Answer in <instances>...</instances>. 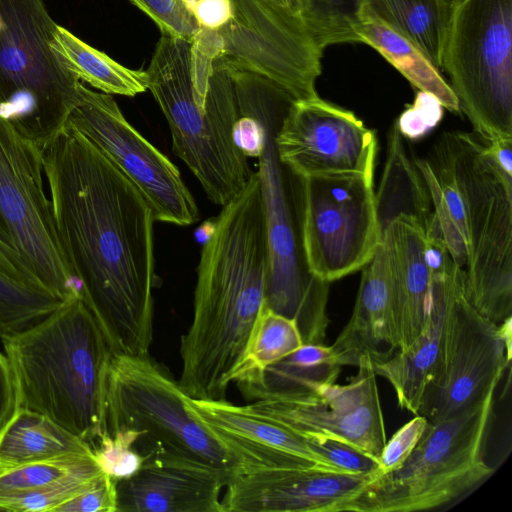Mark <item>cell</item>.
Listing matches in <instances>:
<instances>
[{
  "instance_id": "obj_1",
  "label": "cell",
  "mask_w": 512,
  "mask_h": 512,
  "mask_svg": "<svg viewBox=\"0 0 512 512\" xmlns=\"http://www.w3.org/2000/svg\"><path fill=\"white\" fill-rule=\"evenodd\" d=\"M59 241L114 353L149 354L152 210L128 178L69 124L41 150Z\"/></svg>"
},
{
  "instance_id": "obj_2",
  "label": "cell",
  "mask_w": 512,
  "mask_h": 512,
  "mask_svg": "<svg viewBox=\"0 0 512 512\" xmlns=\"http://www.w3.org/2000/svg\"><path fill=\"white\" fill-rule=\"evenodd\" d=\"M268 274L262 191L253 172L222 206L201 250L193 317L180 344L178 382L189 397L226 399L264 305Z\"/></svg>"
},
{
  "instance_id": "obj_3",
  "label": "cell",
  "mask_w": 512,
  "mask_h": 512,
  "mask_svg": "<svg viewBox=\"0 0 512 512\" xmlns=\"http://www.w3.org/2000/svg\"><path fill=\"white\" fill-rule=\"evenodd\" d=\"M2 343L15 406L48 416L92 447L105 430L106 373L113 350L80 291Z\"/></svg>"
},
{
  "instance_id": "obj_4",
  "label": "cell",
  "mask_w": 512,
  "mask_h": 512,
  "mask_svg": "<svg viewBox=\"0 0 512 512\" xmlns=\"http://www.w3.org/2000/svg\"><path fill=\"white\" fill-rule=\"evenodd\" d=\"M239 111L260 128L258 176L269 244L265 305L296 322L304 344H324L329 284L309 273L300 240L301 178L279 159L276 133L295 99L270 78L234 64Z\"/></svg>"
},
{
  "instance_id": "obj_5",
  "label": "cell",
  "mask_w": 512,
  "mask_h": 512,
  "mask_svg": "<svg viewBox=\"0 0 512 512\" xmlns=\"http://www.w3.org/2000/svg\"><path fill=\"white\" fill-rule=\"evenodd\" d=\"M467 248L465 297L484 318L512 317V172L477 134L447 131L428 160Z\"/></svg>"
},
{
  "instance_id": "obj_6",
  "label": "cell",
  "mask_w": 512,
  "mask_h": 512,
  "mask_svg": "<svg viewBox=\"0 0 512 512\" xmlns=\"http://www.w3.org/2000/svg\"><path fill=\"white\" fill-rule=\"evenodd\" d=\"M146 87L164 114L174 153L221 207L243 190L252 173L236 141L240 118L230 60L212 63L205 108L198 104L191 72V41L162 34L148 68Z\"/></svg>"
},
{
  "instance_id": "obj_7",
  "label": "cell",
  "mask_w": 512,
  "mask_h": 512,
  "mask_svg": "<svg viewBox=\"0 0 512 512\" xmlns=\"http://www.w3.org/2000/svg\"><path fill=\"white\" fill-rule=\"evenodd\" d=\"M188 8L198 31L191 41L196 88L206 86L221 56L283 87L295 100L318 96L323 50L298 22L266 0H193Z\"/></svg>"
},
{
  "instance_id": "obj_8",
  "label": "cell",
  "mask_w": 512,
  "mask_h": 512,
  "mask_svg": "<svg viewBox=\"0 0 512 512\" xmlns=\"http://www.w3.org/2000/svg\"><path fill=\"white\" fill-rule=\"evenodd\" d=\"M179 382L149 354L112 353L106 373L105 430L130 429L136 449L206 466L229 475L239 461L193 412Z\"/></svg>"
},
{
  "instance_id": "obj_9",
  "label": "cell",
  "mask_w": 512,
  "mask_h": 512,
  "mask_svg": "<svg viewBox=\"0 0 512 512\" xmlns=\"http://www.w3.org/2000/svg\"><path fill=\"white\" fill-rule=\"evenodd\" d=\"M0 118L42 148L80 100L79 78L52 51L42 0H0Z\"/></svg>"
},
{
  "instance_id": "obj_10",
  "label": "cell",
  "mask_w": 512,
  "mask_h": 512,
  "mask_svg": "<svg viewBox=\"0 0 512 512\" xmlns=\"http://www.w3.org/2000/svg\"><path fill=\"white\" fill-rule=\"evenodd\" d=\"M495 392L438 422H428L404 463L375 476L353 500L352 512H411L454 501L493 468L484 458Z\"/></svg>"
},
{
  "instance_id": "obj_11",
  "label": "cell",
  "mask_w": 512,
  "mask_h": 512,
  "mask_svg": "<svg viewBox=\"0 0 512 512\" xmlns=\"http://www.w3.org/2000/svg\"><path fill=\"white\" fill-rule=\"evenodd\" d=\"M442 70L480 138L512 139V0H453Z\"/></svg>"
},
{
  "instance_id": "obj_12",
  "label": "cell",
  "mask_w": 512,
  "mask_h": 512,
  "mask_svg": "<svg viewBox=\"0 0 512 512\" xmlns=\"http://www.w3.org/2000/svg\"><path fill=\"white\" fill-rule=\"evenodd\" d=\"M43 174L41 149L0 118V246L65 300L80 290L59 241Z\"/></svg>"
},
{
  "instance_id": "obj_13",
  "label": "cell",
  "mask_w": 512,
  "mask_h": 512,
  "mask_svg": "<svg viewBox=\"0 0 512 512\" xmlns=\"http://www.w3.org/2000/svg\"><path fill=\"white\" fill-rule=\"evenodd\" d=\"M300 240L309 273L324 282L361 270L382 240L373 176L301 178Z\"/></svg>"
},
{
  "instance_id": "obj_14",
  "label": "cell",
  "mask_w": 512,
  "mask_h": 512,
  "mask_svg": "<svg viewBox=\"0 0 512 512\" xmlns=\"http://www.w3.org/2000/svg\"><path fill=\"white\" fill-rule=\"evenodd\" d=\"M464 291L451 307L442 348L416 414L431 423L495 392L511 363L512 317L500 324L489 321L470 305Z\"/></svg>"
},
{
  "instance_id": "obj_15",
  "label": "cell",
  "mask_w": 512,
  "mask_h": 512,
  "mask_svg": "<svg viewBox=\"0 0 512 512\" xmlns=\"http://www.w3.org/2000/svg\"><path fill=\"white\" fill-rule=\"evenodd\" d=\"M71 125L96 146L136 187L155 221L187 226L199 219L194 197L178 168L125 118L110 94L82 83Z\"/></svg>"
},
{
  "instance_id": "obj_16",
  "label": "cell",
  "mask_w": 512,
  "mask_h": 512,
  "mask_svg": "<svg viewBox=\"0 0 512 512\" xmlns=\"http://www.w3.org/2000/svg\"><path fill=\"white\" fill-rule=\"evenodd\" d=\"M275 145L281 162L300 178L374 174L375 132L319 96L292 103Z\"/></svg>"
},
{
  "instance_id": "obj_17",
  "label": "cell",
  "mask_w": 512,
  "mask_h": 512,
  "mask_svg": "<svg viewBox=\"0 0 512 512\" xmlns=\"http://www.w3.org/2000/svg\"><path fill=\"white\" fill-rule=\"evenodd\" d=\"M248 406L299 435L338 438L377 459L387 440L377 375L368 360L346 384H323Z\"/></svg>"
},
{
  "instance_id": "obj_18",
  "label": "cell",
  "mask_w": 512,
  "mask_h": 512,
  "mask_svg": "<svg viewBox=\"0 0 512 512\" xmlns=\"http://www.w3.org/2000/svg\"><path fill=\"white\" fill-rule=\"evenodd\" d=\"M378 474L320 468L242 473L225 487L222 512H342Z\"/></svg>"
},
{
  "instance_id": "obj_19",
  "label": "cell",
  "mask_w": 512,
  "mask_h": 512,
  "mask_svg": "<svg viewBox=\"0 0 512 512\" xmlns=\"http://www.w3.org/2000/svg\"><path fill=\"white\" fill-rule=\"evenodd\" d=\"M188 401L193 412L239 461L242 473L308 468L337 471L309 447L303 436L248 405H235L226 399L189 397Z\"/></svg>"
},
{
  "instance_id": "obj_20",
  "label": "cell",
  "mask_w": 512,
  "mask_h": 512,
  "mask_svg": "<svg viewBox=\"0 0 512 512\" xmlns=\"http://www.w3.org/2000/svg\"><path fill=\"white\" fill-rule=\"evenodd\" d=\"M231 480L206 466L150 456L116 481L117 512H222L220 494Z\"/></svg>"
},
{
  "instance_id": "obj_21",
  "label": "cell",
  "mask_w": 512,
  "mask_h": 512,
  "mask_svg": "<svg viewBox=\"0 0 512 512\" xmlns=\"http://www.w3.org/2000/svg\"><path fill=\"white\" fill-rule=\"evenodd\" d=\"M362 276L352 315L331 345L341 366L373 365L398 352L392 285L385 249L380 243Z\"/></svg>"
},
{
  "instance_id": "obj_22",
  "label": "cell",
  "mask_w": 512,
  "mask_h": 512,
  "mask_svg": "<svg viewBox=\"0 0 512 512\" xmlns=\"http://www.w3.org/2000/svg\"><path fill=\"white\" fill-rule=\"evenodd\" d=\"M392 285L398 351L419 336L428 314L432 276L424 257L425 231L414 216L399 213L381 227Z\"/></svg>"
},
{
  "instance_id": "obj_23",
  "label": "cell",
  "mask_w": 512,
  "mask_h": 512,
  "mask_svg": "<svg viewBox=\"0 0 512 512\" xmlns=\"http://www.w3.org/2000/svg\"><path fill=\"white\" fill-rule=\"evenodd\" d=\"M429 269V268H428ZM431 298L425 324L419 336L403 351L373 365L377 376L393 387L400 408L416 415L425 382L439 357L446 324L456 297L465 290V270L454 266L433 272Z\"/></svg>"
},
{
  "instance_id": "obj_24",
  "label": "cell",
  "mask_w": 512,
  "mask_h": 512,
  "mask_svg": "<svg viewBox=\"0 0 512 512\" xmlns=\"http://www.w3.org/2000/svg\"><path fill=\"white\" fill-rule=\"evenodd\" d=\"M91 445L48 416L15 406L0 427V470L69 455H91Z\"/></svg>"
},
{
  "instance_id": "obj_25",
  "label": "cell",
  "mask_w": 512,
  "mask_h": 512,
  "mask_svg": "<svg viewBox=\"0 0 512 512\" xmlns=\"http://www.w3.org/2000/svg\"><path fill=\"white\" fill-rule=\"evenodd\" d=\"M453 0H362L358 20L385 26L414 45L438 70Z\"/></svg>"
},
{
  "instance_id": "obj_26",
  "label": "cell",
  "mask_w": 512,
  "mask_h": 512,
  "mask_svg": "<svg viewBox=\"0 0 512 512\" xmlns=\"http://www.w3.org/2000/svg\"><path fill=\"white\" fill-rule=\"evenodd\" d=\"M341 367L331 346L303 344L261 372L235 383L247 398L269 400L336 383Z\"/></svg>"
},
{
  "instance_id": "obj_27",
  "label": "cell",
  "mask_w": 512,
  "mask_h": 512,
  "mask_svg": "<svg viewBox=\"0 0 512 512\" xmlns=\"http://www.w3.org/2000/svg\"><path fill=\"white\" fill-rule=\"evenodd\" d=\"M64 300L43 287L26 266L0 246V339L39 322Z\"/></svg>"
},
{
  "instance_id": "obj_28",
  "label": "cell",
  "mask_w": 512,
  "mask_h": 512,
  "mask_svg": "<svg viewBox=\"0 0 512 512\" xmlns=\"http://www.w3.org/2000/svg\"><path fill=\"white\" fill-rule=\"evenodd\" d=\"M49 45L79 80L103 93L133 97L147 90L145 71L118 63L58 24Z\"/></svg>"
},
{
  "instance_id": "obj_29",
  "label": "cell",
  "mask_w": 512,
  "mask_h": 512,
  "mask_svg": "<svg viewBox=\"0 0 512 512\" xmlns=\"http://www.w3.org/2000/svg\"><path fill=\"white\" fill-rule=\"evenodd\" d=\"M354 34L357 43L376 50L418 90L434 95L444 108L460 111L458 100L440 70L409 41L370 20L359 19Z\"/></svg>"
},
{
  "instance_id": "obj_30",
  "label": "cell",
  "mask_w": 512,
  "mask_h": 512,
  "mask_svg": "<svg viewBox=\"0 0 512 512\" xmlns=\"http://www.w3.org/2000/svg\"><path fill=\"white\" fill-rule=\"evenodd\" d=\"M376 202L381 227L397 214L406 213L418 219L425 230L432 216L427 187L415 163L407 157L395 126L390 133L387 162Z\"/></svg>"
},
{
  "instance_id": "obj_31",
  "label": "cell",
  "mask_w": 512,
  "mask_h": 512,
  "mask_svg": "<svg viewBox=\"0 0 512 512\" xmlns=\"http://www.w3.org/2000/svg\"><path fill=\"white\" fill-rule=\"evenodd\" d=\"M303 344L296 322L272 311L264 302L233 383L261 372Z\"/></svg>"
},
{
  "instance_id": "obj_32",
  "label": "cell",
  "mask_w": 512,
  "mask_h": 512,
  "mask_svg": "<svg viewBox=\"0 0 512 512\" xmlns=\"http://www.w3.org/2000/svg\"><path fill=\"white\" fill-rule=\"evenodd\" d=\"M103 472L94 454L45 459L0 470V497L35 490L67 477Z\"/></svg>"
},
{
  "instance_id": "obj_33",
  "label": "cell",
  "mask_w": 512,
  "mask_h": 512,
  "mask_svg": "<svg viewBox=\"0 0 512 512\" xmlns=\"http://www.w3.org/2000/svg\"><path fill=\"white\" fill-rule=\"evenodd\" d=\"M362 0H311L310 30L324 51L339 43H356L354 26Z\"/></svg>"
},
{
  "instance_id": "obj_34",
  "label": "cell",
  "mask_w": 512,
  "mask_h": 512,
  "mask_svg": "<svg viewBox=\"0 0 512 512\" xmlns=\"http://www.w3.org/2000/svg\"><path fill=\"white\" fill-rule=\"evenodd\" d=\"M137 439L138 434L130 429L103 432L92 444L102 471L116 481L134 475L146 460L135 447Z\"/></svg>"
},
{
  "instance_id": "obj_35",
  "label": "cell",
  "mask_w": 512,
  "mask_h": 512,
  "mask_svg": "<svg viewBox=\"0 0 512 512\" xmlns=\"http://www.w3.org/2000/svg\"><path fill=\"white\" fill-rule=\"evenodd\" d=\"M103 473L73 475L39 489L6 495L0 497V507L9 512H54Z\"/></svg>"
},
{
  "instance_id": "obj_36",
  "label": "cell",
  "mask_w": 512,
  "mask_h": 512,
  "mask_svg": "<svg viewBox=\"0 0 512 512\" xmlns=\"http://www.w3.org/2000/svg\"><path fill=\"white\" fill-rule=\"evenodd\" d=\"M303 438L324 462L337 471L348 474H380L377 458L344 440L325 435H303Z\"/></svg>"
},
{
  "instance_id": "obj_37",
  "label": "cell",
  "mask_w": 512,
  "mask_h": 512,
  "mask_svg": "<svg viewBox=\"0 0 512 512\" xmlns=\"http://www.w3.org/2000/svg\"><path fill=\"white\" fill-rule=\"evenodd\" d=\"M147 15L162 34L192 41L198 31L196 20L184 0H128Z\"/></svg>"
},
{
  "instance_id": "obj_38",
  "label": "cell",
  "mask_w": 512,
  "mask_h": 512,
  "mask_svg": "<svg viewBox=\"0 0 512 512\" xmlns=\"http://www.w3.org/2000/svg\"><path fill=\"white\" fill-rule=\"evenodd\" d=\"M443 109L434 95L419 90L413 103L400 114L394 126L401 136L418 140L438 125L443 117Z\"/></svg>"
},
{
  "instance_id": "obj_39",
  "label": "cell",
  "mask_w": 512,
  "mask_h": 512,
  "mask_svg": "<svg viewBox=\"0 0 512 512\" xmlns=\"http://www.w3.org/2000/svg\"><path fill=\"white\" fill-rule=\"evenodd\" d=\"M54 512H117L116 480L101 474Z\"/></svg>"
},
{
  "instance_id": "obj_40",
  "label": "cell",
  "mask_w": 512,
  "mask_h": 512,
  "mask_svg": "<svg viewBox=\"0 0 512 512\" xmlns=\"http://www.w3.org/2000/svg\"><path fill=\"white\" fill-rule=\"evenodd\" d=\"M427 425L428 420L424 416L415 415L386 440L378 457L379 475L390 472L404 463L418 444Z\"/></svg>"
},
{
  "instance_id": "obj_41",
  "label": "cell",
  "mask_w": 512,
  "mask_h": 512,
  "mask_svg": "<svg viewBox=\"0 0 512 512\" xmlns=\"http://www.w3.org/2000/svg\"><path fill=\"white\" fill-rule=\"evenodd\" d=\"M15 407L14 386L5 354L0 351V427Z\"/></svg>"
},
{
  "instance_id": "obj_42",
  "label": "cell",
  "mask_w": 512,
  "mask_h": 512,
  "mask_svg": "<svg viewBox=\"0 0 512 512\" xmlns=\"http://www.w3.org/2000/svg\"><path fill=\"white\" fill-rule=\"evenodd\" d=\"M291 19L302 25L312 36L310 30L311 0H266ZM313 37V36H312ZM314 39V38H313Z\"/></svg>"
},
{
  "instance_id": "obj_43",
  "label": "cell",
  "mask_w": 512,
  "mask_h": 512,
  "mask_svg": "<svg viewBox=\"0 0 512 512\" xmlns=\"http://www.w3.org/2000/svg\"><path fill=\"white\" fill-rule=\"evenodd\" d=\"M193 0H184V2L186 3L187 7H188V4L191 3Z\"/></svg>"
},
{
  "instance_id": "obj_44",
  "label": "cell",
  "mask_w": 512,
  "mask_h": 512,
  "mask_svg": "<svg viewBox=\"0 0 512 512\" xmlns=\"http://www.w3.org/2000/svg\"><path fill=\"white\" fill-rule=\"evenodd\" d=\"M0 28H1V18H0Z\"/></svg>"
}]
</instances>
